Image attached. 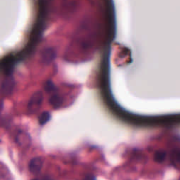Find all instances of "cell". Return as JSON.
Instances as JSON below:
<instances>
[{"label": "cell", "instance_id": "52a82bcc", "mask_svg": "<svg viewBox=\"0 0 180 180\" xmlns=\"http://www.w3.org/2000/svg\"><path fill=\"white\" fill-rule=\"evenodd\" d=\"M44 89L45 91H47V92H52V91H56V87L53 83L52 81L51 80H47L44 84Z\"/></svg>", "mask_w": 180, "mask_h": 180}, {"label": "cell", "instance_id": "ba28073f", "mask_svg": "<svg viewBox=\"0 0 180 180\" xmlns=\"http://www.w3.org/2000/svg\"><path fill=\"white\" fill-rule=\"evenodd\" d=\"M49 118L50 114L49 113V112H43L40 115V118H39V122L40 123V125H44V123H46L49 120Z\"/></svg>", "mask_w": 180, "mask_h": 180}, {"label": "cell", "instance_id": "9c48e42d", "mask_svg": "<svg viewBox=\"0 0 180 180\" xmlns=\"http://www.w3.org/2000/svg\"><path fill=\"white\" fill-rule=\"evenodd\" d=\"M174 159L175 160V161H177V163H180V150H175L173 153Z\"/></svg>", "mask_w": 180, "mask_h": 180}, {"label": "cell", "instance_id": "8fae6325", "mask_svg": "<svg viewBox=\"0 0 180 180\" xmlns=\"http://www.w3.org/2000/svg\"><path fill=\"white\" fill-rule=\"evenodd\" d=\"M44 180H51V179H44Z\"/></svg>", "mask_w": 180, "mask_h": 180}, {"label": "cell", "instance_id": "8992f818", "mask_svg": "<svg viewBox=\"0 0 180 180\" xmlns=\"http://www.w3.org/2000/svg\"><path fill=\"white\" fill-rule=\"evenodd\" d=\"M165 152L163 151V150H158V151L156 152L155 155H154V160L158 163H162L165 160Z\"/></svg>", "mask_w": 180, "mask_h": 180}, {"label": "cell", "instance_id": "277c9868", "mask_svg": "<svg viewBox=\"0 0 180 180\" xmlns=\"http://www.w3.org/2000/svg\"><path fill=\"white\" fill-rule=\"evenodd\" d=\"M49 103L53 107L55 108H58L61 106L63 99L59 95L54 94L49 98Z\"/></svg>", "mask_w": 180, "mask_h": 180}, {"label": "cell", "instance_id": "6da1fadb", "mask_svg": "<svg viewBox=\"0 0 180 180\" xmlns=\"http://www.w3.org/2000/svg\"><path fill=\"white\" fill-rule=\"evenodd\" d=\"M43 99V95L41 91H37L33 94L29 100L28 108L30 113H35L40 108Z\"/></svg>", "mask_w": 180, "mask_h": 180}, {"label": "cell", "instance_id": "3957f363", "mask_svg": "<svg viewBox=\"0 0 180 180\" xmlns=\"http://www.w3.org/2000/svg\"><path fill=\"white\" fill-rule=\"evenodd\" d=\"M42 57L43 61L46 63H49L55 57V52L52 48H48L43 52Z\"/></svg>", "mask_w": 180, "mask_h": 180}, {"label": "cell", "instance_id": "5b68a950", "mask_svg": "<svg viewBox=\"0 0 180 180\" xmlns=\"http://www.w3.org/2000/svg\"><path fill=\"white\" fill-rule=\"evenodd\" d=\"M13 83L12 79H11L10 78V79L9 80H5V82L3 83V85H2L3 91H4L5 93L10 94L11 90L13 89Z\"/></svg>", "mask_w": 180, "mask_h": 180}, {"label": "cell", "instance_id": "7a4b0ae2", "mask_svg": "<svg viewBox=\"0 0 180 180\" xmlns=\"http://www.w3.org/2000/svg\"><path fill=\"white\" fill-rule=\"evenodd\" d=\"M43 166V160L40 157H36L31 159L29 163L28 168L31 173L38 174L42 170Z\"/></svg>", "mask_w": 180, "mask_h": 180}, {"label": "cell", "instance_id": "30bf717a", "mask_svg": "<svg viewBox=\"0 0 180 180\" xmlns=\"http://www.w3.org/2000/svg\"><path fill=\"white\" fill-rule=\"evenodd\" d=\"M85 180H96V178H95L94 176L87 175V176H86V177H85Z\"/></svg>", "mask_w": 180, "mask_h": 180}, {"label": "cell", "instance_id": "7c38bea8", "mask_svg": "<svg viewBox=\"0 0 180 180\" xmlns=\"http://www.w3.org/2000/svg\"><path fill=\"white\" fill-rule=\"evenodd\" d=\"M32 180H38V179H32Z\"/></svg>", "mask_w": 180, "mask_h": 180}]
</instances>
